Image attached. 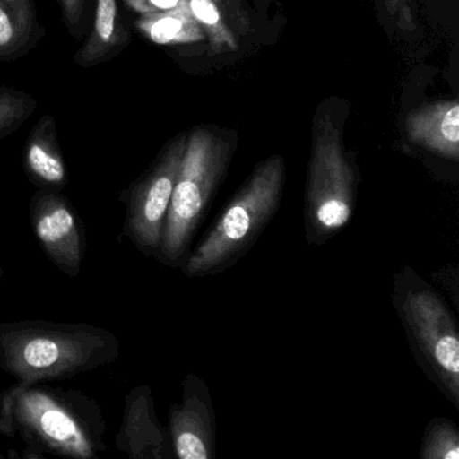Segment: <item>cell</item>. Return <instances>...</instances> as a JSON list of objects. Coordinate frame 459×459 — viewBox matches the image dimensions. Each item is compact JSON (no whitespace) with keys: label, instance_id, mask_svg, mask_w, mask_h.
Returning a JSON list of instances; mask_svg holds the SVG:
<instances>
[{"label":"cell","instance_id":"ba28073f","mask_svg":"<svg viewBox=\"0 0 459 459\" xmlns=\"http://www.w3.org/2000/svg\"><path fill=\"white\" fill-rule=\"evenodd\" d=\"M29 214L34 236L48 259L69 278H77L87 254V233L69 198L61 190L37 189Z\"/></svg>","mask_w":459,"mask_h":459},{"label":"cell","instance_id":"7a4b0ae2","mask_svg":"<svg viewBox=\"0 0 459 459\" xmlns=\"http://www.w3.org/2000/svg\"><path fill=\"white\" fill-rule=\"evenodd\" d=\"M119 356V338L85 322H0V368L17 383L66 380L107 367Z\"/></svg>","mask_w":459,"mask_h":459},{"label":"cell","instance_id":"8fae6325","mask_svg":"<svg viewBox=\"0 0 459 459\" xmlns=\"http://www.w3.org/2000/svg\"><path fill=\"white\" fill-rule=\"evenodd\" d=\"M407 135L416 146L448 162L458 163V101H437L415 109L407 117Z\"/></svg>","mask_w":459,"mask_h":459},{"label":"cell","instance_id":"277c9868","mask_svg":"<svg viewBox=\"0 0 459 459\" xmlns=\"http://www.w3.org/2000/svg\"><path fill=\"white\" fill-rule=\"evenodd\" d=\"M392 303L416 364L459 410V330L450 306L410 265L394 275Z\"/></svg>","mask_w":459,"mask_h":459},{"label":"cell","instance_id":"3957f363","mask_svg":"<svg viewBox=\"0 0 459 459\" xmlns=\"http://www.w3.org/2000/svg\"><path fill=\"white\" fill-rule=\"evenodd\" d=\"M284 185L283 158L271 155L262 160L187 254L182 273L190 279L219 275L246 256L278 213Z\"/></svg>","mask_w":459,"mask_h":459},{"label":"cell","instance_id":"8992f818","mask_svg":"<svg viewBox=\"0 0 459 459\" xmlns=\"http://www.w3.org/2000/svg\"><path fill=\"white\" fill-rule=\"evenodd\" d=\"M356 160L343 141L341 120L330 109L316 114L306 178V241L321 247L351 222L359 192Z\"/></svg>","mask_w":459,"mask_h":459},{"label":"cell","instance_id":"5b68a950","mask_svg":"<svg viewBox=\"0 0 459 459\" xmlns=\"http://www.w3.org/2000/svg\"><path fill=\"white\" fill-rule=\"evenodd\" d=\"M235 144L220 131L198 127L187 135L171 195L160 252L155 259L181 268L209 205L224 182Z\"/></svg>","mask_w":459,"mask_h":459},{"label":"cell","instance_id":"603a6c76","mask_svg":"<svg viewBox=\"0 0 459 459\" xmlns=\"http://www.w3.org/2000/svg\"><path fill=\"white\" fill-rule=\"evenodd\" d=\"M0 458H4V454H2V451H0Z\"/></svg>","mask_w":459,"mask_h":459},{"label":"cell","instance_id":"9c48e42d","mask_svg":"<svg viewBox=\"0 0 459 459\" xmlns=\"http://www.w3.org/2000/svg\"><path fill=\"white\" fill-rule=\"evenodd\" d=\"M216 413L211 391L203 378L187 373L181 403L169 412V437L178 459L216 458Z\"/></svg>","mask_w":459,"mask_h":459},{"label":"cell","instance_id":"ac0fdd59","mask_svg":"<svg viewBox=\"0 0 459 459\" xmlns=\"http://www.w3.org/2000/svg\"><path fill=\"white\" fill-rule=\"evenodd\" d=\"M37 99L30 93L0 87V139L12 135L36 112Z\"/></svg>","mask_w":459,"mask_h":459},{"label":"cell","instance_id":"9a60e30c","mask_svg":"<svg viewBox=\"0 0 459 459\" xmlns=\"http://www.w3.org/2000/svg\"><path fill=\"white\" fill-rule=\"evenodd\" d=\"M139 33L155 45L195 44L205 39L203 29L190 13L187 0L176 9L157 14L139 15L135 21Z\"/></svg>","mask_w":459,"mask_h":459},{"label":"cell","instance_id":"6da1fadb","mask_svg":"<svg viewBox=\"0 0 459 459\" xmlns=\"http://www.w3.org/2000/svg\"><path fill=\"white\" fill-rule=\"evenodd\" d=\"M106 431L100 405L84 392L15 383L0 394V435L22 442L23 458H99Z\"/></svg>","mask_w":459,"mask_h":459},{"label":"cell","instance_id":"52a82bcc","mask_svg":"<svg viewBox=\"0 0 459 459\" xmlns=\"http://www.w3.org/2000/svg\"><path fill=\"white\" fill-rule=\"evenodd\" d=\"M186 138L187 134H181L171 139L152 166L120 195L126 205L125 235L149 257H157L160 252Z\"/></svg>","mask_w":459,"mask_h":459},{"label":"cell","instance_id":"4fadbf2b","mask_svg":"<svg viewBox=\"0 0 459 459\" xmlns=\"http://www.w3.org/2000/svg\"><path fill=\"white\" fill-rule=\"evenodd\" d=\"M130 42L117 0H95V15L90 36L74 55L82 68L100 65L119 55Z\"/></svg>","mask_w":459,"mask_h":459},{"label":"cell","instance_id":"2e32d148","mask_svg":"<svg viewBox=\"0 0 459 459\" xmlns=\"http://www.w3.org/2000/svg\"><path fill=\"white\" fill-rule=\"evenodd\" d=\"M192 13L204 34L209 39L213 52L235 49L238 31L233 26V2L230 0H187Z\"/></svg>","mask_w":459,"mask_h":459},{"label":"cell","instance_id":"5bb4252c","mask_svg":"<svg viewBox=\"0 0 459 459\" xmlns=\"http://www.w3.org/2000/svg\"><path fill=\"white\" fill-rule=\"evenodd\" d=\"M44 36L36 0H0V63L28 55Z\"/></svg>","mask_w":459,"mask_h":459},{"label":"cell","instance_id":"ffe728a7","mask_svg":"<svg viewBox=\"0 0 459 459\" xmlns=\"http://www.w3.org/2000/svg\"><path fill=\"white\" fill-rule=\"evenodd\" d=\"M182 0H125L126 6L139 15L157 14L176 9Z\"/></svg>","mask_w":459,"mask_h":459},{"label":"cell","instance_id":"7402d4cb","mask_svg":"<svg viewBox=\"0 0 459 459\" xmlns=\"http://www.w3.org/2000/svg\"><path fill=\"white\" fill-rule=\"evenodd\" d=\"M4 275H6V273H4V267L0 265V281L4 278Z\"/></svg>","mask_w":459,"mask_h":459},{"label":"cell","instance_id":"44dd1931","mask_svg":"<svg viewBox=\"0 0 459 459\" xmlns=\"http://www.w3.org/2000/svg\"><path fill=\"white\" fill-rule=\"evenodd\" d=\"M413 0H384L389 14L399 22L403 29H412L413 21L411 17V4Z\"/></svg>","mask_w":459,"mask_h":459},{"label":"cell","instance_id":"7c38bea8","mask_svg":"<svg viewBox=\"0 0 459 459\" xmlns=\"http://www.w3.org/2000/svg\"><path fill=\"white\" fill-rule=\"evenodd\" d=\"M23 165L29 181L37 189L61 190L68 185V168L57 136V125L52 115L37 122L26 142Z\"/></svg>","mask_w":459,"mask_h":459},{"label":"cell","instance_id":"30bf717a","mask_svg":"<svg viewBox=\"0 0 459 459\" xmlns=\"http://www.w3.org/2000/svg\"><path fill=\"white\" fill-rule=\"evenodd\" d=\"M117 450L133 459H168L171 442L158 420L149 385L135 386L126 396L122 426L115 439Z\"/></svg>","mask_w":459,"mask_h":459},{"label":"cell","instance_id":"e0dca14e","mask_svg":"<svg viewBox=\"0 0 459 459\" xmlns=\"http://www.w3.org/2000/svg\"><path fill=\"white\" fill-rule=\"evenodd\" d=\"M419 456L421 459H459V431L450 419L437 416L424 429Z\"/></svg>","mask_w":459,"mask_h":459},{"label":"cell","instance_id":"d6986e66","mask_svg":"<svg viewBox=\"0 0 459 459\" xmlns=\"http://www.w3.org/2000/svg\"><path fill=\"white\" fill-rule=\"evenodd\" d=\"M91 0H58L64 23L74 39H82L84 18Z\"/></svg>","mask_w":459,"mask_h":459}]
</instances>
